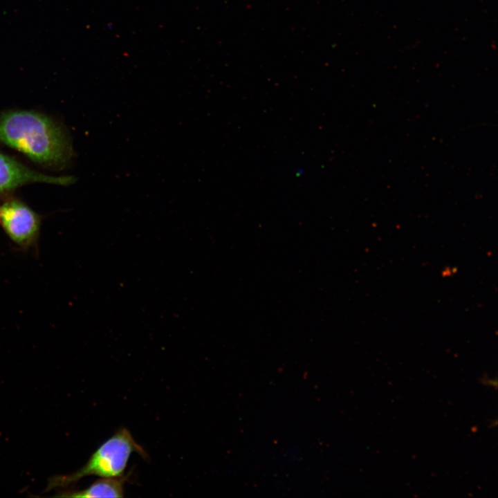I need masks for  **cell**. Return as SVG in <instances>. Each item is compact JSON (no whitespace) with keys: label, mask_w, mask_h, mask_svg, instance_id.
<instances>
[{"label":"cell","mask_w":498,"mask_h":498,"mask_svg":"<svg viewBox=\"0 0 498 498\" xmlns=\"http://www.w3.org/2000/svg\"><path fill=\"white\" fill-rule=\"evenodd\" d=\"M0 142L48 166L62 167L72 156L69 140L62 127L35 111L1 112Z\"/></svg>","instance_id":"cell-1"},{"label":"cell","mask_w":498,"mask_h":498,"mask_svg":"<svg viewBox=\"0 0 498 498\" xmlns=\"http://www.w3.org/2000/svg\"><path fill=\"white\" fill-rule=\"evenodd\" d=\"M133 453L149 459L147 453L134 440L130 432L121 427L96 449L80 469L70 474L51 477L46 491L69 487L87 476L102 478L123 476Z\"/></svg>","instance_id":"cell-2"},{"label":"cell","mask_w":498,"mask_h":498,"mask_svg":"<svg viewBox=\"0 0 498 498\" xmlns=\"http://www.w3.org/2000/svg\"><path fill=\"white\" fill-rule=\"evenodd\" d=\"M42 217L21 200L9 196L0 205V226L22 251L37 250Z\"/></svg>","instance_id":"cell-3"},{"label":"cell","mask_w":498,"mask_h":498,"mask_svg":"<svg viewBox=\"0 0 498 498\" xmlns=\"http://www.w3.org/2000/svg\"><path fill=\"white\" fill-rule=\"evenodd\" d=\"M75 180L72 176H53L37 172L0 152V193L10 192L30 183L68 185Z\"/></svg>","instance_id":"cell-4"},{"label":"cell","mask_w":498,"mask_h":498,"mask_svg":"<svg viewBox=\"0 0 498 498\" xmlns=\"http://www.w3.org/2000/svg\"><path fill=\"white\" fill-rule=\"evenodd\" d=\"M129 474L118 477L102 478L93 483L88 488L81 490H70L60 493L63 497H124V483L128 481Z\"/></svg>","instance_id":"cell-5"}]
</instances>
